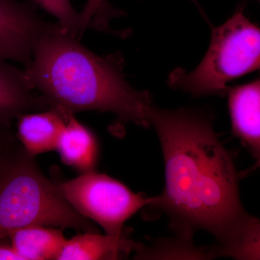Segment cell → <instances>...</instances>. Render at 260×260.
Wrapping results in <instances>:
<instances>
[{"instance_id":"cell-1","label":"cell","mask_w":260,"mask_h":260,"mask_svg":"<svg viewBox=\"0 0 260 260\" xmlns=\"http://www.w3.org/2000/svg\"><path fill=\"white\" fill-rule=\"evenodd\" d=\"M150 121L161 145L166 185L148 207L165 214L178 236L191 239L196 231L209 232L219 256L250 216L241 202L232 154L208 112L153 105Z\"/></svg>"},{"instance_id":"cell-2","label":"cell","mask_w":260,"mask_h":260,"mask_svg":"<svg viewBox=\"0 0 260 260\" xmlns=\"http://www.w3.org/2000/svg\"><path fill=\"white\" fill-rule=\"evenodd\" d=\"M24 72L30 88L52 108L112 113L125 122L150 126L153 101L128 83L121 56L97 55L59 23H49L37 39Z\"/></svg>"},{"instance_id":"cell-3","label":"cell","mask_w":260,"mask_h":260,"mask_svg":"<svg viewBox=\"0 0 260 260\" xmlns=\"http://www.w3.org/2000/svg\"><path fill=\"white\" fill-rule=\"evenodd\" d=\"M32 225L99 233L23 148L0 172V240Z\"/></svg>"},{"instance_id":"cell-4","label":"cell","mask_w":260,"mask_h":260,"mask_svg":"<svg viewBox=\"0 0 260 260\" xmlns=\"http://www.w3.org/2000/svg\"><path fill=\"white\" fill-rule=\"evenodd\" d=\"M260 70V28L246 18L244 8L212 29L211 40L201 62L192 71L174 70L168 83L194 96L222 95L229 82Z\"/></svg>"},{"instance_id":"cell-5","label":"cell","mask_w":260,"mask_h":260,"mask_svg":"<svg viewBox=\"0 0 260 260\" xmlns=\"http://www.w3.org/2000/svg\"><path fill=\"white\" fill-rule=\"evenodd\" d=\"M58 184L70 204L108 235L122 234L126 220L154 200V197L133 192L120 181L95 171Z\"/></svg>"},{"instance_id":"cell-6","label":"cell","mask_w":260,"mask_h":260,"mask_svg":"<svg viewBox=\"0 0 260 260\" xmlns=\"http://www.w3.org/2000/svg\"><path fill=\"white\" fill-rule=\"evenodd\" d=\"M48 25L28 5L0 0V57L26 66L34 44Z\"/></svg>"},{"instance_id":"cell-7","label":"cell","mask_w":260,"mask_h":260,"mask_svg":"<svg viewBox=\"0 0 260 260\" xmlns=\"http://www.w3.org/2000/svg\"><path fill=\"white\" fill-rule=\"evenodd\" d=\"M34 90L24 70L0 57V126H8L13 119L25 113L52 108L45 97Z\"/></svg>"},{"instance_id":"cell-8","label":"cell","mask_w":260,"mask_h":260,"mask_svg":"<svg viewBox=\"0 0 260 260\" xmlns=\"http://www.w3.org/2000/svg\"><path fill=\"white\" fill-rule=\"evenodd\" d=\"M227 93L233 133L259 158L260 80L229 88Z\"/></svg>"},{"instance_id":"cell-9","label":"cell","mask_w":260,"mask_h":260,"mask_svg":"<svg viewBox=\"0 0 260 260\" xmlns=\"http://www.w3.org/2000/svg\"><path fill=\"white\" fill-rule=\"evenodd\" d=\"M68 112L51 108L40 112H29L18 118V137L25 151L35 157L55 150L66 124Z\"/></svg>"},{"instance_id":"cell-10","label":"cell","mask_w":260,"mask_h":260,"mask_svg":"<svg viewBox=\"0 0 260 260\" xmlns=\"http://www.w3.org/2000/svg\"><path fill=\"white\" fill-rule=\"evenodd\" d=\"M56 150L59 152L61 161L80 174L95 171L99 155L96 138L73 113L68 112Z\"/></svg>"},{"instance_id":"cell-11","label":"cell","mask_w":260,"mask_h":260,"mask_svg":"<svg viewBox=\"0 0 260 260\" xmlns=\"http://www.w3.org/2000/svg\"><path fill=\"white\" fill-rule=\"evenodd\" d=\"M135 244L124 232L119 236L84 232L68 239L58 260L121 259L134 251Z\"/></svg>"},{"instance_id":"cell-12","label":"cell","mask_w":260,"mask_h":260,"mask_svg":"<svg viewBox=\"0 0 260 260\" xmlns=\"http://www.w3.org/2000/svg\"><path fill=\"white\" fill-rule=\"evenodd\" d=\"M9 237L21 260H58L68 241L62 229L42 225L18 229Z\"/></svg>"},{"instance_id":"cell-13","label":"cell","mask_w":260,"mask_h":260,"mask_svg":"<svg viewBox=\"0 0 260 260\" xmlns=\"http://www.w3.org/2000/svg\"><path fill=\"white\" fill-rule=\"evenodd\" d=\"M135 259H153L169 258H189V259H210L216 257L214 248L209 251L197 247L191 239L178 236L176 239L160 240L151 246L135 244Z\"/></svg>"},{"instance_id":"cell-14","label":"cell","mask_w":260,"mask_h":260,"mask_svg":"<svg viewBox=\"0 0 260 260\" xmlns=\"http://www.w3.org/2000/svg\"><path fill=\"white\" fill-rule=\"evenodd\" d=\"M220 256L237 259L260 260V220L250 216Z\"/></svg>"},{"instance_id":"cell-15","label":"cell","mask_w":260,"mask_h":260,"mask_svg":"<svg viewBox=\"0 0 260 260\" xmlns=\"http://www.w3.org/2000/svg\"><path fill=\"white\" fill-rule=\"evenodd\" d=\"M41 8L57 18L58 23L73 35L79 37L84 31L80 13L73 8L70 0H32Z\"/></svg>"},{"instance_id":"cell-16","label":"cell","mask_w":260,"mask_h":260,"mask_svg":"<svg viewBox=\"0 0 260 260\" xmlns=\"http://www.w3.org/2000/svg\"><path fill=\"white\" fill-rule=\"evenodd\" d=\"M122 15V11L114 8L107 0H88L80 13V18L85 30L87 28L105 30L109 29L111 19Z\"/></svg>"},{"instance_id":"cell-17","label":"cell","mask_w":260,"mask_h":260,"mask_svg":"<svg viewBox=\"0 0 260 260\" xmlns=\"http://www.w3.org/2000/svg\"><path fill=\"white\" fill-rule=\"evenodd\" d=\"M10 140L4 135L0 134V172L3 167L18 153L12 152L9 145Z\"/></svg>"},{"instance_id":"cell-18","label":"cell","mask_w":260,"mask_h":260,"mask_svg":"<svg viewBox=\"0 0 260 260\" xmlns=\"http://www.w3.org/2000/svg\"><path fill=\"white\" fill-rule=\"evenodd\" d=\"M21 260L12 246L0 244V260Z\"/></svg>"},{"instance_id":"cell-19","label":"cell","mask_w":260,"mask_h":260,"mask_svg":"<svg viewBox=\"0 0 260 260\" xmlns=\"http://www.w3.org/2000/svg\"><path fill=\"white\" fill-rule=\"evenodd\" d=\"M259 168H260V157L259 158H257V160H256L255 164H254V165L253 166V167L251 168L250 170L254 171L255 170V169H259Z\"/></svg>"},{"instance_id":"cell-20","label":"cell","mask_w":260,"mask_h":260,"mask_svg":"<svg viewBox=\"0 0 260 260\" xmlns=\"http://www.w3.org/2000/svg\"><path fill=\"white\" fill-rule=\"evenodd\" d=\"M191 1L194 2V3H198V1H197V0H191Z\"/></svg>"},{"instance_id":"cell-21","label":"cell","mask_w":260,"mask_h":260,"mask_svg":"<svg viewBox=\"0 0 260 260\" xmlns=\"http://www.w3.org/2000/svg\"><path fill=\"white\" fill-rule=\"evenodd\" d=\"M258 1H259V3H260V0H258Z\"/></svg>"},{"instance_id":"cell-22","label":"cell","mask_w":260,"mask_h":260,"mask_svg":"<svg viewBox=\"0 0 260 260\" xmlns=\"http://www.w3.org/2000/svg\"><path fill=\"white\" fill-rule=\"evenodd\" d=\"M87 1H88V0H87Z\"/></svg>"}]
</instances>
